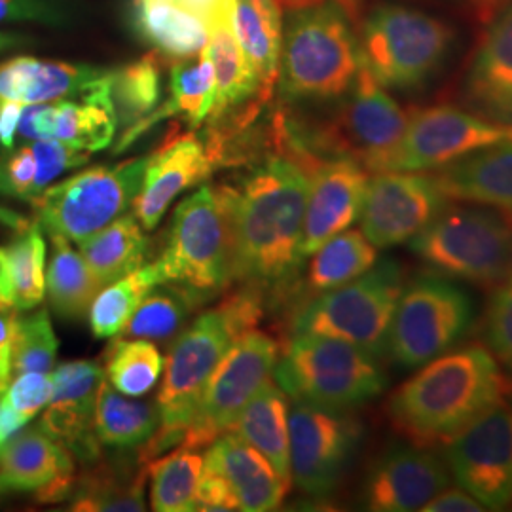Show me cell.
I'll return each instance as SVG.
<instances>
[{"label":"cell","mask_w":512,"mask_h":512,"mask_svg":"<svg viewBox=\"0 0 512 512\" xmlns=\"http://www.w3.org/2000/svg\"><path fill=\"white\" fill-rule=\"evenodd\" d=\"M73 454L40 425L0 444V497L35 494L40 503L65 501L76 490Z\"/></svg>","instance_id":"obj_20"},{"label":"cell","mask_w":512,"mask_h":512,"mask_svg":"<svg viewBox=\"0 0 512 512\" xmlns=\"http://www.w3.org/2000/svg\"><path fill=\"white\" fill-rule=\"evenodd\" d=\"M512 122L435 105L408 112V126L384 171H433L482 148L511 143Z\"/></svg>","instance_id":"obj_14"},{"label":"cell","mask_w":512,"mask_h":512,"mask_svg":"<svg viewBox=\"0 0 512 512\" xmlns=\"http://www.w3.org/2000/svg\"><path fill=\"white\" fill-rule=\"evenodd\" d=\"M435 175L420 171H380L368 177L361 232L376 249L406 243L448 207Z\"/></svg>","instance_id":"obj_17"},{"label":"cell","mask_w":512,"mask_h":512,"mask_svg":"<svg viewBox=\"0 0 512 512\" xmlns=\"http://www.w3.org/2000/svg\"><path fill=\"white\" fill-rule=\"evenodd\" d=\"M116 69L18 55L0 63V99L21 105L80 99L114 80Z\"/></svg>","instance_id":"obj_24"},{"label":"cell","mask_w":512,"mask_h":512,"mask_svg":"<svg viewBox=\"0 0 512 512\" xmlns=\"http://www.w3.org/2000/svg\"><path fill=\"white\" fill-rule=\"evenodd\" d=\"M80 255L103 285L139 270L145 262L148 239L133 215H122L90 238L78 243Z\"/></svg>","instance_id":"obj_35"},{"label":"cell","mask_w":512,"mask_h":512,"mask_svg":"<svg viewBox=\"0 0 512 512\" xmlns=\"http://www.w3.org/2000/svg\"><path fill=\"white\" fill-rule=\"evenodd\" d=\"M103 359L107 382L128 397H143L148 393L160 380L165 366L160 349L141 338L116 336Z\"/></svg>","instance_id":"obj_41"},{"label":"cell","mask_w":512,"mask_h":512,"mask_svg":"<svg viewBox=\"0 0 512 512\" xmlns=\"http://www.w3.org/2000/svg\"><path fill=\"white\" fill-rule=\"evenodd\" d=\"M52 393H54L52 374L23 372L8 384L4 391V399L23 416L33 420L44 406H48Z\"/></svg>","instance_id":"obj_47"},{"label":"cell","mask_w":512,"mask_h":512,"mask_svg":"<svg viewBox=\"0 0 512 512\" xmlns=\"http://www.w3.org/2000/svg\"><path fill=\"white\" fill-rule=\"evenodd\" d=\"M228 433H236L274 465L277 475L291 488V444L287 393L268 380L243 406Z\"/></svg>","instance_id":"obj_29"},{"label":"cell","mask_w":512,"mask_h":512,"mask_svg":"<svg viewBox=\"0 0 512 512\" xmlns=\"http://www.w3.org/2000/svg\"><path fill=\"white\" fill-rule=\"evenodd\" d=\"M376 359L342 340L294 334L279 355L274 380L294 401L346 412L384 393L387 378Z\"/></svg>","instance_id":"obj_5"},{"label":"cell","mask_w":512,"mask_h":512,"mask_svg":"<svg viewBox=\"0 0 512 512\" xmlns=\"http://www.w3.org/2000/svg\"><path fill=\"white\" fill-rule=\"evenodd\" d=\"M287 124V122H285ZM408 126V112L385 92L365 65L329 120L317 128L300 129L287 124L294 139L313 154L349 158L370 173L384 171L389 156L399 147Z\"/></svg>","instance_id":"obj_8"},{"label":"cell","mask_w":512,"mask_h":512,"mask_svg":"<svg viewBox=\"0 0 512 512\" xmlns=\"http://www.w3.org/2000/svg\"><path fill=\"white\" fill-rule=\"evenodd\" d=\"M448 469L459 488L490 511L512 503V420L497 404L461 431L446 448Z\"/></svg>","instance_id":"obj_18"},{"label":"cell","mask_w":512,"mask_h":512,"mask_svg":"<svg viewBox=\"0 0 512 512\" xmlns=\"http://www.w3.org/2000/svg\"><path fill=\"white\" fill-rule=\"evenodd\" d=\"M18 325V310L0 304V365L12 370V346Z\"/></svg>","instance_id":"obj_51"},{"label":"cell","mask_w":512,"mask_h":512,"mask_svg":"<svg viewBox=\"0 0 512 512\" xmlns=\"http://www.w3.org/2000/svg\"><path fill=\"white\" fill-rule=\"evenodd\" d=\"M160 283L211 294L232 285L228 228L215 184H203L177 205L164 251L152 262Z\"/></svg>","instance_id":"obj_11"},{"label":"cell","mask_w":512,"mask_h":512,"mask_svg":"<svg viewBox=\"0 0 512 512\" xmlns=\"http://www.w3.org/2000/svg\"><path fill=\"white\" fill-rule=\"evenodd\" d=\"M361 437V425L344 410L294 401L289 410L291 478L313 497L338 486Z\"/></svg>","instance_id":"obj_16"},{"label":"cell","mask_w":512,"mask_h":512,"mask_svg":"<svg viewBox=\"0 0 512 512\" xmlns=\"http://www.w3.org/2000/svg\"><path fill=\"white\" fill-rule=\"evenodd\" d=\"M484 340L495 359L512 372V275L495 287L484 317Z\"/></svg>","instance_id":"obj_44"},{"label":"cell","mask_w":512,"mask_h":512,"mask_svg":"<svg viewBox=\"0 0 512 512\" xmlns=\"http://www.w3.org/2000/svg\"><path fill=\"white\" fill-rule=\"evenodd\" d=\"M376 262L378 249L361 230L348 228L311 255L306 285L311 293H329L366 274Z\"/></svg>","instance_id":"obj_37"},{"label":"cell","mask_w":512,"mask_h":512,"mask_svg":"<svg viewBox=\"0 0 512 512\" xmlns=\"http://www.w3.org/2000/svg\"><path fill=\"white\" fill-rule=\"evenodd\" d=\"M357 21L336 0L291 10L277 88L291 103H329L351 90L363 63Z\"/></svg>","instance_id":"obj_4"},{"label":"cell","mask_w":512,"mask_h":512,"mask_svg":"<svg viewBox=\"0 0 512 512\" xmlns=\"http://www.w3.org/2000/svg\"><path fill=\"white\" fill-rule=\"evenodd\" d=\"M147 158L92 167L44 188L31 200L38 222L48 234L76 243L90 238L126 215L141 190Z\"/></svg>","instance_id":"obj_12"},{"label":"cell","mask_w":512,"mask_h":512,"mask_svg":"<svg viewBox=\"0 0 512 512\" xmlns=\"http://www.w3.org/2000/svg\"><path fill=\"white\" fill-rule=\"evenodd\" d=\"M167 63L171 65L167 99L143 120L126 128L120 143L114 148L116 154L131 147L145 131L165 118L183 116L190 128H200L209 118L215 101V69L207 48L198 55Z\"/></svg>","instance_id":"obj_28"},{"label":"cell","mask_w":512,"mask_h":512,"mask_svg":"<svg viewBox=\"0 0 512 512\" xmlns=\"http://www.w3.org/2000/svg\"><path fill=\"white\" fill-rule=\"evenodd\" d=\"M203 300H207V294L177 283H167L164 289L154 287L118 336L167 342L183 332L188 315L202 306Z\"/></svg>","instance_id":"obj_38"},{"label":"cell","mask_w":512,"mask_h":512,"mask_svg":"<svg viewBox=\"0 0 512 512\" xmlns=\"http://www.w3.org/2000/svg\"><path fill=\"white\" fill-rule=\"evenodd\" d=\"M463 93L476 114L512 122V4L480 40L465 74Z\"/></svg>","instance_id":"obj_26"},{"label":"cell","mask_w":512,"mask_h":512,"mask_svg":"<svg viewBox=\"0 0 512 512\" xmlns=\"http://www.w3.org/2000/svg\"><path fill=\"white\" fill-rule=\"evenodd\" d=\"M219 165V156L205 137L194 131L169 135L147 158L141 190L131 205L133 217L145 232H152L171 202L184 190L203 183Z\"/></svg>","instance_id":"obj_19"},{"label":"cell","mask_w":512,"mask_h":512,"mask_svg":"<svg viewBox=\"0 0 512 512\" xmlns=\"http://www.w3.org/2000/svg\"><path fill=\"white\" fill-rule=\"evenodd\" d=\"M281 152L308 171L310 188L300 241V255L308 258L361 217L370 175L363 165L349 158L313 154L291 135L283 137Z\"/></svg>","instance_id":"obj_15"},{"label":"cell","mask_w":512,"mask_h":512,"mask_svg":"<svg viewBox=\"0 0 512 512\" xmlns=\"http://www.w3.org/2000/svg\"><path fill=\"white\" fill-rule=\"evenodd\" d=\"M10 382H12V370L8 366L0 365V395L6 391Z\"/></svg>","instance_id":"obj_58"},{"label":"cell","mask_w":512,"mask_h":512,"mask_svg":"<svg viewBox=\"0 0 512 512\" xmlns=\"http://www.w3.org/2000/svg\"><path fill=\"white\" fill-rule=\"evenodd\" d=\"M279 355L270 334L256 329L239 334L205 384L181 446L202 450L228 433L243 406L272 380Z\"/></svg>","instance_id":"obj_13"},{"label":"cell","mask_w":512,"mask_h":512,"mask_svg":"<svg viewBox=\"0 0 512 512\" xmlns=\"http://www.w3.org/2000/svg\"><path fill=\"white\" fill-rule=\"evenodd\" d=\"M54 255L46 272V293L52 310L65 319H82L92 306L93 298L105 287L92 268L69 245V239L50 234Z\"/></svg>","instance_id":"obj_36"},{"label":"cell","mask_w":512,"mask_h":512,"mask_svg":"<svg viewBox=\"0 0 512 512\" xmlns=\"http://www.w3.org/2000/svg\"><path fill=\"white\" fill-rule=\"evenodd\" d=\"M359 44L368 71L385 90L410 92L442 67L454 29L416 8L382 4L361 21Z\"/></svg>","instance_id":"obj_7"},{"label":"cell","mask_w":512,"mask_h":512,"mask_svg":"<svg viewBox=\"0 0 512 512\" xmlns=\"http://www.w3.org/2000/svg\"><path fill=\"white\" fill-rule=\"evenodd\" d=\"M239 46L251 65L262 95L270 101L279 78L283 48V6L277 0H236Z\"/></svg>","instance_id":"obj_30"},{"label":"cell","mask_w":512,"mask_h":512,"mask_svg":"<svg viewBox=\"0 0 512 512\" xmlns=\"http://www.w3.org/2000/svg\"><path fill=\"white\" fill-rule=\"evenodd\" d=\"M0 224L6 226V228H12L14 232H19L23 228H27L31 222L25 219L21 213L6 207V205H0Z\"/></svg>","instance_id":"obj_55"},{"label":"cell","mask_w":512,"mask_h":512,"mask_svg":"<svg viewBox=\"0 0 512 512\" xmlns=\"http://www.w3.org/2000/svg\"><path fill=\"white\" fill-rule=\"evenodd\" d=\"M203 467L226 480L238 499L239 511H275L291 490L274 465L236 433H224L209 444Z\"/></svg>","instance_id":"obj_25"},{"label":"cell","mask_w":512,"mask_h":512,"mask_svg":"<svg viewBox=\"0 0 512 512\" xmlns=\"http://www.w3.org/2000/svg\"><path fill=\"white\" fill-rule=\"evenodd\" d=\"M23 107L18 101L0 99V147H14V139L18 133L19 118Z\"/></svg>","instance_id":"obj_52"},{"label":"cell","mask_w":512,"mask_h":512,"mask_svg":"<svg viewBox=\"0 0 512 512\" xmlns=\"http://www.w3.org/2000/svg\"><path fill=\"white\" fill-rule=\"evenodd\" d=\"M147 467L154 511H194L203 471V456L198 448L179 446L169 456L152 459Z\"/></svg>","instance_id":"obj_39"},{"label":"cell","mask_w":512,"mask_h":512,"mask_svg":"<svg viewBox=\"0 0 512 512\" xmlns=\"http://www.w3.org/2000/svg\"><path fill=\"white\" fill-rule=\"evenodd\" d=\"M147 476V465L133 471L97 459L92 469L78 476L71 509L80 512L145 511Z\"/></svg>","instance_id":"obj_33"},{"label":"cell","mask_w":512,"mask_h":512,"mask_svg":"<svg viewBox=\"0 0 512 512\" xmlns=\"http://www.w3.org/2000/svg\"><path fill=\"white\" fill-rule=\"evenodd\" d=\"M277 2H279L283 8L294 10V8H302V6L319 4V2H323V0H277ZM336 2L342 4V6L348 10L349 16L359 23V2H361V0H336Z\"/></svg>","instance_id":"obj_54"},{"label":"cell","mask_w":512,"mask_h":512,"mask_svg":"<svg viewBox=\"0 0 512 512\" xmlns=\"http://www.w3.org/2000/svg\"><path fill=\"white\" fill-rule=\"evenodd\" d=\"M401 293L403 268L395 260L376 262L348 285L308 302L296 313L293 332L342 340L382 357Z\"/></svg>","instance_id":"obj_9"},{"label":"cell","mask_w":512,"mask_h":512,"mask_svg":"<svg viewBox=\"0 0 512 512\" xmlns=\"http://www.w3.org/2000/svg\"><path fill=\"white\" fill-rule=\"evenodd\" d=\"M156 285L160 283L154 264H143L139 270L105 285L90 306V327L95 338H114L126 329L133 313Z\"/></svg>","instance_id":"obj_40"},{"label":"cell","mask_w":512,"mask_h":512,"mask_svg":"<svg viewBox=\"0 0 512 512\" xmlns=\"http://www.w3.org/2000/svg\"><path fill=\"white\" fill-rule=\"evenodd\" d=\"M57 357V338L48 310L18 317L12 346V376L23 372H48Z\"/></svg>","instance_id":"obj_43"},{"label":"cell","mask_w":512,"mask_h":512,"mask_svg":"<svg viewBox=\"0 0 512 512\" xmlns=\"http://www.w3.org/2000/svg\"><path fill=\"white\" fill-rule=\"evenodd\" d=\"M308 188V171L281 150L238 181L217 186L228 228L232 283L262 293L291 283L304 262L300 241Z\"/></svg>","instance_id":"obj_1"},{"label":"cell","mask_w":512,"mask_h":512,"mask_svg":"<svg viewBox=\"0 0 512 512\" xmlns=\"http://www.w3.org/2000/svg\"><path fill=\"white\" fill-rule=\"evenodd\" d=\"M484 2H495V0H484Z\"/></svg>","instance_id":"obj_59"},{"label":"cell","mask_w":512,"mask_h":512,"mask_svg":"<svg viewBox=\"0 0 512 512\" xmlns=\"http://www.w3.org/2000/svg\"><path fill=\"white\" fill-rule=\"evenodd\" d=\"M511 420H512V412H511Z\"/></svg>","instance_id":"obj_60"},{"label":"cell","mask_w":512,"mask_h":512,"mask_svg":"<svg viewBox=\"0 0 512 512\" xmlns=\"http://www.w3.org/2000/svg\"><path fill=\"white\" fill-rule=\"evenodd\" d=\"M194 511H239L238 499L226 480L207 467H203Z\"/></svg>","instance_id":"obj_48"},{"label":"cell","mask_w":512,"mask_h":512,"mask_svg":"<svg viewBox=\"0 0 512 512\" xmlns=\"http://www.w3.org/2000/svg\"><path fill=\"white\" fill-rule=\"evenodd\" d=\"M105 370L95 361H71L55 368L54 393L42 414L40 427L61 442L74 459L92 465L101 458L93 416Z\"/></svg>","instance_id":"obj_22"},{"label":"cell","mask_w":512,"mask_h":512,"mask_svg":"<svg viewBox=\"0 0 512 512\" xmlns=\"http://www.w3.org/2000/svg\"><path fill=\"white\" fill-rule=\"evenodd\" d=\"M437 171L435 179L450 200L490 207L512 219V141L476 150Z\"/></svg>","instance_id":"obj_27"},{"label":"cell","mask_w":512,"mask_h":512,"mask_svg":"<svg viewBox=\"0 0 512 512\" xmlns=\"http://www.w3.org/2000/svg\"><path fill=\"white\" fill-rule=\"evenodd\" d=\"M0 196L18 198L16 190L12 188V184H10V181H8V175H6V169H4V165H0Z\"/></svg>","instance_id":"obj_57"},{"label":"cell","mask_w":512,"mask_h":512,"mask_svg":"<svg viewBox=\"0 0 512 512\" xmlns=\"http://www.w3.org/2000/svg\"><path fill=\"white\" fill-rule=\"evenodd\" d=\"M46 293V243L33 220L18 236L0 245V304L25 311L37 308Z\"/></svg>","instance_id":"obj_31"},{"label":"cell","mask_w":512,"mask_h":512,"mask_svg":"<svg viewBox=\"0 0 512 512\" xmlns=\"http://www.w3.org/2000/svg\"><path fill=\"white\" fill-rule=\"evenodd\" d=\"M448 486V467L433 452L416 444H397L370 467L363 501L372 512L421 511Z\"/></svg>","instance_id":"obj_21"},{"label":"cell","mask_w":512,"mask_h":512,"mask_svg":"<svg viewBox=\"0 0 512 512\" xmlns=\"http://www.w3.org/2000/svg\"><path fill=\"white\" fill-rule=\"evenodd\" d=\"M29 421L31 420L27 416H23L4 399V393L0 395V444L12 439Z\"/></svg>","instance_id":"obj_53"},{"label":"cell","mask_w":512,"mask_h":512,"mask_svg":"<svg viewBox=\"0 0 512 512\" xmlns=\"http://www.w3.org/2000/svg\"><path fill=\"white\" fill-rule=\"evenodd\" d=\"M80 18L74 0H0V23H40L67 27Z\"/></svg>","instance_id":"obj_45"},{"label":"cell","mask_w":512,"mask_h":512,"mask_svg":"<svg viewBox=\"0 0 512 512\" xmlns=\"http://www.w3.org/2000/svg\"><path fill=\"white\" fill-rule=\"evenodd\" d=\"M473 319V300L458 283L440 274L420 275L403 287L385 353L403 370H416L456 348Z\"/></svg>","instance_id":"obj_10"},{"label":"cell","mask_w":512,"mask_h":512,"mask_svg":"<svg viewBox=\"0 0 512 512\" xmlns=\"http://www.w3.org/2000/svg\"><path fill=\"white\" fill-rule=\"evenodd\" d=\"M133 23L167 61L192 57L207 48L205 21L186 12L179 0H133Z\"/></svg>","instance_id":"obj_32"},{"label":"cell","mask_w":512,"mask_h":512,"mask_svg":"<svg viewBox=\"0 0 512 512\" xmlns=\"http://www.w3.org/2000/svg\"><path fill=\"white\" fill-rule=\"evenodd\" d=\"M29 147L33 150V156H35V162H37V177H35V186H33V198L40 194L44 188H48V184L57 179L59 175L86 164L92 156V152L71 147L67 143L54 141V139L31 141Z\"/></svg>","instance_id":"obj_46"},{"label":"cell","mask_w":512,"mask_h":512,"mask_svg":"<svg viewBox=\"0 0 512 512\" xmlns=\"http://www.w3.org/2000/svg\"><path fill=\"white\" fill-rule=\"evenodd\" d=\"M167 59L158 52H148L139 61L116 69L112 97L118 122L129 128L143 120L162 103V67Z\"/></svg>","instance_id":"obj_42"},{"label":"cell","mask_w":512,"mask_h":512,"mask_svg":"<svg viewBox=\"0 0 512 512\" xmlns=\"http://www.w3.org/2000/svg\"><path fill=\"white\" fill-rule=\"evenodd\" d=\"M505 389L507 380L490 349H450L395 389L387 416L410 444L431 448L456 439L501 404Z\"/></svg>","instance_id":"obj_2"},{"label":"cell","mask_w":512,"mask_h":512,"mask_svg":"<svg viewBox=\"0 0 512 512\" xmlns=\"http://www.w3.org/2000/svg\"><path fill=\"white\" fill-rule=\"evenodd\" d=\"M408 243L435 274L486 289L512 275V219L490 207H446Z\"/></svg>","instance_id":"obj_6"},{"label":"cell","mask_w":512,"mask_h":512,"mask_svg":"<svg viewBox=\"0 0 512 512\" xmlns=\"http://www.w3.org/2000/svg\"><path fill=\"white\" fill-rule=\"evenodd\" d=\"M486 507L476 501L475 497L467 494L463 488H444L440 494L435 495L421 512H480Z\"/></svg>","instance_id":"obj_50"},{"label":"cell","mask_w":512,"mask_h":512,"mask_svg":"<svg viewBox=\"0 0 512 512\" xmlns=\"http://www.w3.org/2000/svg\"><path fill=\"white\" fill-rule=\"evenodd\" d=\"M33 40L19 33H0V52H8V50H16L19 46H27Z\"/></svg>","instance_id":"obj_56"},{"label":"cell","mask_w":512,"mask_h":512,"mask_svg":"<svg viewBox=\"0 0 512 512\" xmlns=\"http://www.w3.org/2000/svg\"><path fill=\"white\" fill-rule=\"evenodd\" d=\"M160 420L162 414L158 404L126 399L103 380L93 416L95 437L101 446L118 450L139 448L152 439L160 427Z\"/></svg>","instance_id":"obj_34"},{"label":"cell","mask_w":512,"mask_h":512,"mask_svg":"<svg viewBox=\"0 0 512 512\" xmlns=\"http://www.w3.org/2000/svg\"><path fill=\"white\" fill-rule=\"evenodd\" d=\"M112 82L80 99L25 105L19 118V137L27 141L54 139L86 152L109 147L118 128Z\"/></svg>","instance_id":"obj_23"},{"label":"cell","mask_w":512,"mask_h":512,"mask_svg":"<svg viewBox=\"0 0 512 512\" xmlns=\"http://www.w3.org/2000/svg\"><path fill=\"white\" fill-rule=\"evenodd\" d=\"M262 317L264 293L256 287L241 285L238 291L226 294L217 308L202 313L179 334L165 359L164 382L156 399L162 414L160 427L139 450L137 461L141 465L183 444L211 374L239 334L255 329Z\"/></svg>","instance_id":"obj_3"},{"label":"cell","mask_w":512,"mask_h":512,"mask_svg":"<svg viewBox=\"0 0 512 512\" xmlns=\"http://www.w3.org/2000/svg\"><path fill=\"white\" fill-rule=\"evenodd\" d=\"M4 169H6L8 181L16 190L19 200L31 202L35 177H37V162H35L31 147L27 145V147L19 148L18 152H14L6 160Z\"/></svg>","instance_id":"obj_49"}]
</instances>
